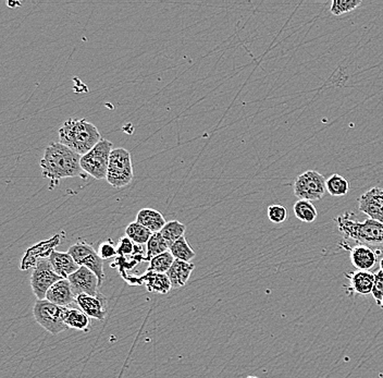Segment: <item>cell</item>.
I'll return each instance as SVG.
<instances>
[{
    "mask_svg": "<svg viewBox=\"0 0 383 378\" xmlns=\"http://www.w3.org/2000/svg\"><path fill=\"white\" fill-rule=\"evenodd\" d=\"M186 229V225H183L180 221H171L166 223V226L163 227V230L160 231V234L172 246L175 241H178L179 239L184 237Z\"/></svg>",
    "mask_w": 383,
    "mask_h": 378,
    "instance_id": "26",
    "label": "cell"
},
{
    "mask_svg": "<svg viewBox=\"0 0 383 378\" xmlns=\"http://www.w3.org/2000/svg\"><path fill=\"white\" fill-rule=\"evenodd\" d=\"M146 246H148L146 248V251H148L146 261H150L160 254L170 251L171 244L161 236L160 232H156V234H152V238L150 239Z\"/></svg>",
    "mask_w": 383,
    "mask_h": 378,
    "instance_id": "21",
    "label": "cell"
},
{
    "mask_svg": "<svg viewBox=\"0 0 383 378\" xmlns=\"http://www.w3.org/2000/svg\"><path fill=\"white\" fill-rule=\"evenodd\" d=\"M371 295H373L377 304L380 307L383 299V272L381 269L375 274V284H373Z\"/></svg>",
    "mask_w": 383,
    "mask_h": 378,
    "instance_id": "30",
    "label": "cell"
},
{
    "mask_svg": "<svg viewBox=\"0 0 383 378\" xmlns=\"http://www.w3.org/2000/svg\"><path fill=\"white\" fill-rule=\"evenodd\" d=\"M170 252L175 259L186 261V263H190V261L196 257L195 251L192 249V246L186 241V237H182V238L179 239L178 241H175L171 246Z\"/></svg>",
    "mask_w": 383,
    "mask_h": 378,
    "instance_id": "24",
    "label": "cell"
},
{
    "mask_svg": "<svg viewBox=\"0 0 383 378\" xmlns=\"http://www.w3.org/2000/svg\"><path fill=\"white\" fill-rule=\"evenodd\" d=\"M354 217V214L346 212L335 219L341 234L363 246H382L383 223L371 218L361 223L355 221Z\"/></svg>",
    "mask_w": 383,
    "mask_h": 378,
    "instance_id": "3",
    "label": "cell"
},
{
    "mask_svg": "<svg viewBox=\"0 0 383 378\" xmlns=\"http://www.w3.org/2000/svg\"><path fill=\"white\" fill-rule=\"evenodd\" d=\"M268 218L274 223H282L287 221V208L285 206L279 205V204H274V205H270L268 207Z\"/></svg>",
    "mask_w": 383,
    "mask_h": 378,
    "instance_id": "29",
    "label": "cell"
},
{
    "mask_svg": "<svg viewBox=\"0 0 383 378\" xmlns=\"http://www.w3.org/2000/svg\"><path fill=\"white\" fill-rule=\"evenodd\" d=\"M66 309L68 307H59L47 300H42L34 304V318L44 329L53 335H58L68 328L64 323Z\"/></svg>",
    "mask_w": 383,
    "mask_h": 378,
    "instance_id": "5",
    "label": "cell"
},
{
    "mask_svg": "<svg viewBox=\"0 0 383 378\" xmlns=\"http://www.w3.org/2000/svg\"><path fill=\"white\" fill-rule=\"evenodd\" d=\"M64 323L68 328L72 329L82 330L87 332L89 327V318L82 310L78 309H66Z\"/></svg>",
    "mask_w": 383,
    "mask_h": 378,
    "instance_id": "20",
    "label": "cell"
},
{
    "mask_svg": "<svg viewBox=\"0 0 383 378\" xmlns=\"http://www.w3.org/2000/svg\"><path fill=\"white\" fill-rule=\"evenodd\" d=\"M125 236L131 239L137 246H143V244H148V242L150 241L152 232L148 228H145L140 223L134 221V223L127 225V229H125Z\"/></svg>",
    "mask_w": 383,
    "mask_h": 378,
    "instance_id": "22",
    "label": "cell"
},
{
    "mask_svg": "<svg viewBox=\"0 0 383 378\" xmlns=\"http://www.w3.org/2000/svg\"><path fill=\"white\" fill-rule=\"evenodd\" d=\"M133 177L132 157L129 151L122 148H114L110 154L106 180L114 188L121 189L129 186Z\"/></svg>",
    "mask_w": 383,
    "mask_h": 378,
    "instance_id": "4",
    "label": "cell"
},
{
    "mask_svg": "<svg viewBox=\"0 0 383 378\" xmlns=\"http://www.w3.org/2000/svg\"><path fill=\"white\" fill-rule=\"evenodd\" d=\"M61 280L64 278H61L53 270L48 257L38 259L30 276V287L33 290L34 295L37 298V301L46 300V295L48 290Z\"/></svg>",
    "mask_w": 383,
    "mask_h": 378,
    "instance_id": "8",
    "label": "cell"
},
{
    "mask_svg": "<svg viewBox=\"0 0 383 378\" xmlns=\"http://www.w3.org/2000/svg\"><path fill=\"white\" fill-rule=\"evenodd\" d=\"M361 5V0H333L332 3H331L330 11L333 15L338 17V15L355 10L356 8Z\"/></svg>",
    "mask_w": 383,
    "mask_h": 378,
    "instance_id": "28",
    "label": "cell"
},
{
    "mask_svg": "<svg viewBox=\"0 0 383 378\" xmlns=\"http://www.w3.org/2000/svg\"><path fill=\"white\" fill-rule=\"evenodd\" d=\"M112 150V143L102 139L93 150L82 156L81 167L84 173L97 180L106 179Z\"/></svg>",
    "mask_w": 383,
    "mask_h": 378,
    "instance_id": "6",
    "label": "cell"
},
{
    "mask_svg": "<svg viewBox=\"0 0 383 378\" xmlns=\"http://www.w3.org/2000/svg\"><path fill=\"white\" fill-rule=\"evenodd\" d=\"M102 141L96 126L85 119H69L59 129V142L83 156Z\"/></svg>",
    "mask_w": 383,
    "mask_h": 378,
    "instance_id": "2",
    "label": "cell"
},
{
    "mask_svg": "<svg viewBox=\"0 0 383 378\" xmlns=\"http://www.w3.org/2000/svg\"><path fill=\"white\" fill-rule=\"evenodd\" d=\"M175 261V259L171 252H166V253L160 254V255L150 259V267H148V270L158 273V274H167L168 270L171 268Z\"/></svg>",
    "mask_w": 383,
    "mask_h": 378,
    "instance_id": "27",
    "label": "cell"
},
{
    "mask_svg": "<svg viewBox=\"0 0 383 378\" xmlns=\"http://www.w3.org/2000/svg\"><path fill=\"white\" fill-rule=\"evenodd\" d=\"M137 249V244L131 240V239L125 237L120 239L119 243L117 246L118 255L120 257H125V255H131L134 253V250Z\"/></svg>",
    "mask_w": 383,
    "mask_h": 378,
    "instance_id": "31",
    "label": "cell"
},
{
    "mask_svg": "<svg viewBox=\"0 0 383 378\" xmlns=\"http://www.w3.org/2000/svg\"><path fill=\"white\" fill-rule=\"evenodd\" d=\"M350 190V183L338 173L331 175L327 179V192L332 196H344Z\"/></svg>",
    "mask_w": 383,
    "mask_h": 378,
    "instance_id": "25",
    "label": "cell"
},
{
    "mask_svg": "<svg viewBox=\"0 0 383 378\" xmlns=\"http://www.w3.org/2000/svg\"><path fill=\"white\" fill-rule=\"evenodd\" d=\"M68 280L71 284L75 297L79 295H89L93 297L102 295L98 292V288L100 287L98 278L87 267H80L74 274L69 277Z\"/></svg>",
    "mask_w": 383,
    "mask_h": 378,
    "instance_id": "10",
    "label": "cell"
},
{
    "mask_svg": "<svg viewBox=\"0 0 383 378\" xmlns=\"http://www.w3.org/2000/svg\"><path fill=\"white\" fill-rule=\"evenodd\" d=\"M75 301L89 318L98 320H104L106 318V300L104 295L93 297L89 295H79L76 297Z\"/></svg>",
    "mask_w": 383,
    "mask_h": 378,
    "instance_id": "12",
    "label": "cell"
},
{
    "mask_svg": "<svg viewBox=\"0 0 383 378\" xmlns=\"http://www.w3.org/2000/svg\"><path fill=\"white\" fill-rule=\"evenodd\" d=\"M81 157L60 142L51 143L45 148L39 165L44 178L51 180V189L55 188L61 179L85 177L81 167Z\"/></svg>",
    "mask_w": 383,
    "mask_h": 378,
    "instance_id": "1",
    "label": "cell"
},
{
    "mask_svg": "<svg viewBox=\"0 0 383 378\" xmlns=\"http://www.w3.org/2000/svg\"><path fill=\"white\" fill-rule=\"evenodd\" d=\"M141 282L146 284L150 291L158 292L161 295H167L168 292L172 289V284L167 274H158V273L148 270L146 274L143 275Z\"/></svg>",
    "mask_w": 383,
    "mask_h": 378,
    "instance_id": "19",
    "label": "cell"
},
{
    "mask_svg": "<svg viewBox=\"0 0 383 378\" xmlns=\"http://www.w3.org/2000/svg\"><path fill=\"white\" fill-rule=\"evenodd\" d=\"M136 221L152 231V234L160 232L166 226V219L163 214L154 208H143L136 215Z\"/></svg>",
    "mask_w": 383,
    "mask_h": 378,
    "instance_id": "17",
    "label": "cell"
},
{
    "mask_svg": "<svg viewBox=\"0 0 383 378\" xmlns=\"http://www.w3.org/2000/svg\"><path fill=\"white\" fill-rule=\"evenodd\" d=\"M293 190L299 200H319L327 193V179L318 171H305L295 179Z\"/></svg>",
    "mask_w": 383,
    "mask_h": 378,
    "instance_id": "7",
    "label": "cell"
},
{
    "mask_svg": "<svg viewBox=\"0 0 383 378\" xmlns=\"http://www.w3.org/2000/svg\"><path fill=\"white\" fill-rule=\"evenodd\" d=\"M68 253L73 257L76 264L80 267L84 266L96 275L99 280V286H102L105 280L104 259L99 257V254L95 251L94 248L87 242H76L70 246Z\"/></svg>",
    "mask_w": 383,
    "mask_h": 378,
    "instance_id": "9",
    "label": "cell"
},
{
    "mask_svg": "<svg viewBox=\"0 0 383 378\" xmlns=\"http://www.w3.org/2000/svg\"><path fill=\"white\" fill-rule=\"evenodd\" d=\"M380 269L383 272V259L380 261Z\"/></svg>",
    "mask_w": 383,
    "mask_h": 378,
    "instance_id": "33",
    "label": "cell"
},
{
    "mask_svg": "<svg viewBox=\"0 0 383 378\" xmlns=\"http://www.w3.org/2000/svg\"><path fill=\"white\" fill-rule=\"evenodd\" d=\"M358 207L369 218L383 223V189L375 187L358 198Z\"/></svg>",
    "mask_w": 383,
    "mask_h": 378,
    "instance_id": "11",
    "label": "cell"
},
{
    "mask_svg": "<svg viewBox=\"0 0 383 378\" xmlns=\"http://www.w3.org/2000/svg\"><path fill=\"white\" fill-rule=\"evenodd\" d=\"M99 257H102L103 259H112L114 255H117V248L114 246V242L112 240H108V241L103 242L99 246L98 250Z\"/></svg>",
    "mask_w": 383,
    "mask_h": 378,
    "instance_id": "32",
    "label": "cell"
},
{
    "mask_svg": "<svg viewBox=\"0 0 383 378\" xmlns=\"http://www.w3.org/2000/svg\"><path fill=\"white\" fill-rule=\"evenodd\" d=\"M194 268L195 266L193 263H186V261L175 259L172 266L167 272V276L169 277L171 284H172V289L184 287L190 280Z\"/></svg>",
    "mask_w": 383,
    "mask_h": 378,
    "instance_id": "16",
    "label": "cell"
},
{
    "mask_svg": "<svg viewBox=\"0 0 383 378\" xmlns=\"http://www.w3.org/2000/svg\"><path fill=\"white\" fill-rule=\"evenodd\" d=\"M53 268L61 278L68 280L69 277L80 268L79 265L76 264L73 257L68 252H51L48 257Z\"/></svg>",
    "mask_w": 383,
    "mask_h": 378,
    "instance_id": "14",
    "label": "cell"
},
{
    "mask_svg": "<svg viewBox=\"0 0 383 378\" xmlns=\"http://www.w3.org/2000/svg\"><path fill=\"white\" fill-rule=\"evenodd\" d=\"M380 307H381V309H383V299H382V302H381Z\"/></svg>",
    "mask_w": 383,
    "mask_h": 378,
    "instance_id": "34",
    "label": "cell"
},
{
    "mask_svg": "<svg viewBox=\"0 0 383 378\" xmlns=\"http://www.w3.org/2000/svg\"><path fill=\"white\" fill-rule=\"evenodd\" d=\"M295 216L304 223H314L317 218L318 213L315 205L310 200H299L293 207Z\"/></svg>",
    "mask_w": 383,
    "mask_h": 378,
    "instance_id": "23",
    "label": "cell"
},
{
    "mask_svg": "<svg viewBox=\"0 0 383 378\" xmlns=\"http://www.w3.org/2000/svg\"><path fill=\"white\" fill-rule=\"evenodd\" d=\"M350 257L352 264L358 270L369 272L376 265L377 255L367 246L357 244L350 250Z\"/></svg>",
    "mask_w": 383,
    "mask_h": 378,
    "instance_id": "15",
    "label": "cell"
},
{
    "mask_svg": "<svg viewBox=\"0 0 383 378\" xmlns=\"http://www.w3.org/2000/svg\"><path fill=\"white\" fill-rule=\"evenodd\" d=\"M76 299L72 290L71 284L68 280H61L53 284L46 295V300L59 307H68Z\"/></svg>",
    "mask_w": 383,
    "mask_h": 378,
    "instance_id": "13",
    "label": "cell"
},
{
    "mask_svg": "<svg viewBox=\"0 0 383 378\" xmlns=\"http://www.w3.org/2000/svg\"><path fill=\"white\" fill-rule=\"evenodd\" d=\"M350 278L352 289L358 295H367L373 291V284H375V274L371 272L357 270L352 274H346Z\"/></svg>",
    "mask_w": 383,
    "mask_h": 378,
    "instance_id": "18",
    "label": "cell"
}]
</instances>
